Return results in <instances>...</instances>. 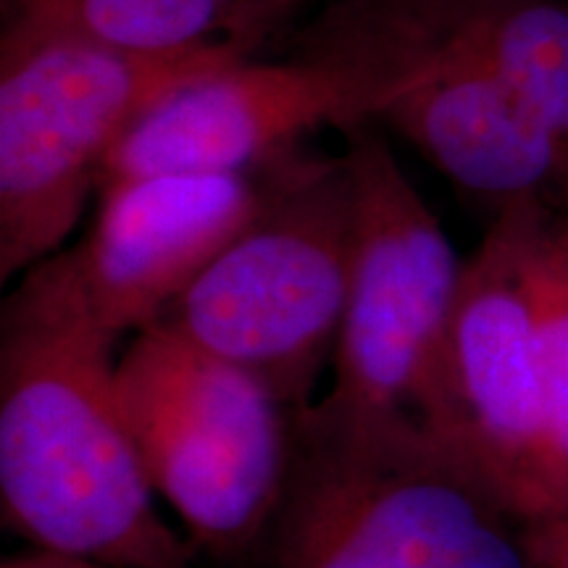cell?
I'll use <instances>...</instances> for the list:
<instances>
[{"label": "cell", "mask_w": 568, "mask_h": 568, "mask_svg": "<svg viewBox=\"0 0 568 568\" xmlns=\"http://www.w3.org/2000/svg\"><path fill=\"white\" fill-rule=\"evenodd\" d=\"M119 335L77 251L53 253L0 305V514L30 548L109 568H197L163 521L116 389Z\"/></svg>", "instance_id": "cell-1"}, {"label": "cell", "mask_w": 568, "mask_h": 568, "mask_svg": "<svg viewBox=\"0 0 568 568\" xmlns=\"http://www.w3.org/2000/svg\"><path fill=\"white\" fill-rule=\"evenodd\" d=\"M197 568H539V524L414 418L322 397L258 535Z\"/></svg>", "instance_id": "cell-2"}, {"label": "cell", "mask_w": 568, "mask_h": 568, "mask_svg": "<svg viewBox=\"0 0 568 568\" xmlns=\"http://www.w3.org/2000/svg\"><path fill=\"white\" fill-rule=\"evenodd\" d=\"M247 48L138 53L3 17L0 34V282L59 251L138 119Z\"/></svg>", "instance_id": "cell-3"}, {"label": "cell", "mask_w": 568, "mask_h": 568, "mask_svg": "<svg viewBox=\"0 0 568 568\" xmlns=\"http://www.w3.org/2000/svg\"><path fill=\"white\" fill-rule=\"evenodd\" d=\"M261 166L258 216L155 324L308 408L351 297L353 180L345 155L297 159L293 148Z\"/></svg>", "instance_id": "cell-4"}, {"label": "cell", "mask_w": 568, "mask_h": 568, "mask_svg": "<svg viewBox=\"0 0 568 568\" xmlns=\"http://www.w3.org/2000/svg\"><path fill=\"white\" fill-rule=\"evenodd\" d=\"M116 389L153 493L182 518L197 566L237 556L274 510L305 408L166 324L119 355Z\"/></svg>", "instance_id": "cell-5"}, {"label": "cell", "mask_w": 568, "mask_h": 568, "mask_svg": "<svg viewBox=\"0 0 568 568\" xmlns=\"http://www.w3.org/2000/svg\"><path fill=\"white\" fill-rule=\"evenodd\" d=\"M347 126L355 264L324 400L426 426L464 264L379 134Z\"/></svg>", "instance_id": "cell-6"}, {"label": "cell", "mask_w": 568, "mask_h": 568, "mask_svg": "<svg viewBox=\"0 0 568 568\" xmlns=\"http://www.w3.org/2000/svg\"><path fill=\"white\" fill-rule=\"evenodd\" d=\"M545 205L497 211L466 258L443 379L424 429L460 453L542 527V311L537 237Z\"/></svg>", "instance_id": "cell-7"}, {"label": "cell", "mask_w": 568, "mask_h": 568, "mask_svg": "<svg viewBox=\"0 0 568 568\" xmlns=\"http://www.w3.org/2000/svg\"><path fill=\"white\" fill-rule=\"evenodd\" d=\"M410 77L372 61L297 55L234 63L174 90L113 145L101 190L155 174L255 172L318 124L374 122L432 74Z\"/></svg>", "instance_id": "cell-8"}, {"label": "cell", "mask_w": 568, "mask_h": 568, "mask_svg": "<svg viewBox=\"0 0 568 568\" xmlns=\"http://www.w3.org/2000/svg\"><path fill=\"white\" fill-rule=\"evenodd\" d=\"M264 205L258 169L155 174L103 187L74 247L84 290L113 335L153 326L243 234Z\"/></svg>", "instance_id": "cell-9"}, {"label": "cell", "mask_w": 568, "mask_h": 568, "mask_svg": "<svg viewBox=\"0 0 568 568\" xmlns=\"http://www.w3.org/2000/svg\"><path fill=\"white\" fill-rule=\"evenodd\" d=\"M297 48L471 61L568 151V0H337Z\"/></svg>", "instance_id": "cell-10"}, {"label": "cell", "mask_w": 568, "mask_h": 568, "mask_svg": "<svg viewBox=\"0 0 568 568\" xmlns=\"http://www.w3.org/2000/svg\"><path fill=\"white\" fill-rule=\"evenodd\" d=\"M347 53L437 63L429 80L387 103L374 122L408 140L493 216L516 203L568 213V151L493 74L443 53Z\"/></svg>", "instance_id": "cell-11"}, {"label": "cell", "mask_w": 568, "mask_h": 568, "mask_svg": "<svg viewBox=\"0 0 568 568\" xmlns=\"http://www.w3.org/2000/svg\"><path fill=\"white\" fill-rule=\"evenodd\" d=\"M301 0H3V17L34 21L138 53L240 45L253 51Z\"/></svg>", "instance_id": "cell-12"}, {"label": "cell", "mask_w": 568, "mask_h": 568, "mask_svg": "<svg viewBox=\"0 0 568 568\" xmlns=\"http://www.w3.org/2000/svg\"><path fill=\"white\" fill-rule=\"evenodd\" d=\"M537 293L542 311L545 453L542 527L568 518V213L548 209L537 237Z\"/></svg>", "instance_id": "cell-13"}, {"label": "cell", "mask_w": 568, "mask_h": 568, "mask_svg": "<svg viewBox=\"0 0 568 568\" xmlns=\"http://www.w3.org/2000/svg\"><path fill=\"white\" fill-rule=\"evenodd\" d=\"M0 568H109V566L95 564V560H88L80 556H67V552L27 548L6 558L3 564H0Z\"/></svg>", "instance_id": "cell-14"}, {"label": "cell", "mask_w": 568, "mask_h": 568, "mask_svg": "<svg viewBox=\"0 0 568 568\" xmlns=\"http://www.w3.org/2000/svg\"><path fill=\"white\" fill-rule=\"evenodd\" d=\"M539 568H568V518L539 529Z\"/></svg>", "instance_id": "cell-15"}]
</instances>
